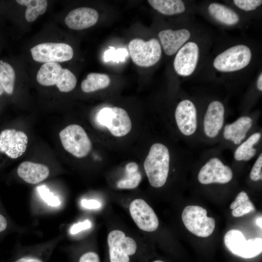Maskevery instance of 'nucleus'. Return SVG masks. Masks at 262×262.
Masks as SVG:
<instances>
[{
    "label": "nucleus",
    "mask_w": 262,
    "mask_h": 262,
    "mask_svg": "<svg viewBox=\"0 0 262 262\" xmlns=\"http://www.w3.org/2000/svg\"><path fill=\"white\" fill-rule=\"evenodd\" d=\"M170 154L167 147L161 143L153 144L144 163L150 184L156 188L165 183L168 175Z\"/></svg>",
    "instance_id": "obj_1"
},
{
    "label": "nucleus",
    "mask_w": 262,
    "mask_h": 262,
    "mask_svg": "<svg viewBox=\"0 0 262 262\" xmlns=\"http://www.w3.org/2000/svg\"><path fill=\"white\" fill-rule=\"evenodd\" d=\"M36 80L43 86L56 85L60 91L68 92L76 86L77 80L74 74L69 69L63 68L58 63L43 64L38 70Z\"/></svg>",
    "instance_id": "obj_2"
},
{
    "label": "nucleus",
    "mask_w": 262,
    "mask_h": 262,
    "mask_svg": "<svg viewBox=\"0 0 262 262\" xmlns=\"http://www.w3.org/2000/svg\"><path fill=\"white\" fill-rule=\"evenodd\" d=\"M250 48L243 44L232 46L217 55L213 62V66L217 71L232 72L246 67L252 59Z\"/></svg>",
    "instance_id": "obj_3"
},
{
    "label": "nucleus",
    "mask_w": 262,
    "mask_h": 262,
    "mask_svg": "<svg viewBox=\"0 0 262 262\" xmlns=\"http://www.w3.org/2000/svg\"><path fill=\"white\" fill-rule=\"evenodd\" d=\"M207 211L196 205L185 207L181 218L186 229L193 234L201 237L209 236L215 228L214 218L207 216Z\"/></svg>",
    "instance_id": "obj_4"
},
{
    "label": "nucleus",
    "mask_w": 262,
    "mask_h": 262,
    "mask_svg": "<svg viewBox=\"0 0 262 262\" xmlns=\"http://www.w3.org/2000/svg\"><path fill=\"white\" fill-rule=\"evenodd\" d=\"M59 136L65 150L76 157H84L91 149L92 143L89 137L78 125L67 126L60 132Z\"/></svg>",
    "instance_id": "obj_5"
},
{
    "label": "nucleus",
    "mask_w": 262,
    "mask_h": 262,
    "mask_svg": "<svg viewBox=\"0 0 262 262\" xmlns=\"http://www.w3.org/2000/svg\"><path fill=\"white\" fill-rule=\"evenodd\" d=\"M133 62L137 66L149 67L156 64L162 55L161 45L156 38L147 41L140 38L131 40L128 45Z\"/></svg>",
    "instance_id": "obj_6"
},
{
    "label": "nucleus",
    "mask_w": 262,
    "mask_h": 262,
    "mask_svg": "<svg viewBox=\"0 0 262 262\" xmlns=\"http://www.w3.org/2000/svg\"><path fill=\"white\" fill-rule=\"evenodd\" d=\"M226 246L234 255L245 259H250L262 251V239L254 238L246 240L243 233L237 229L228 231L224 236Z\"/></svg>",
    "instance_id": "obj_7"
},
{
    "label": "nucleus",
    "mask_w": 262,
    "mask_h": 262,
    "mask_svg": "<svg viewBox=\"0 0 262 262\" xmlns=\"http://www.w3.org/2000/svg\"><path fill=\"white\" fill-rule=\"evenodd\" d=\"M97 121L116 137L125 136L131 129V122L128 113L118 107L103 108L97 115Z\"/></svg>",
    "instance_id": "obj_8"
},
{
    "label": "nucleus",
    "mask_w": 262,
    "mask_h": 262,
    "mask_svg": "<svg viewBox=\"0 0 262 262\" xmlns=\"http://www.w3.org/2000/svg\"><path fill=\"white\" fill-rule=\"evenodd\" d=\"M109 262H131L137 251L135 241L123 231L114 230L108 236Z\"/></svg>",
    "instance_id": "obj_9"
},
{
    "label": "nucleus",
    "mask_w": 262,
    "mask_h": 262,
    "mask_svg": "<svg viewBox=\"0 0 262 262\" xmlns=\"http://www.w3.org/2000/svg\"><path fill=\"white\" fill-rule=\"evenodd\" d=\"M33 59L40 63L63 62L71 59L73 50L69 45L62 43H44L31 49Z\"/></svg>",
    "instance_id": "obj_10"
},
{
    "label": "nucleus",
    "mask_w": 262,
    "mask_h": 262,
    "mask_svg": "<svg viewBox=\"0 0 262 262\" xmlns=\"http://www.w3.org/2000/svg\"><path fill=\"white\" fill-rule=\"evenodd\" d=\"M232 177L230 167L216 157L211 158L201 168L197 176L199 182L203 184H225L229 182Z\"/></svg>",
    "instance_id": "obj_11"
},
{
    "label": "nucleus",
    "mask_w": 262,
    "mask_h": 262,
    "mask_svg": "<svg viewBox=\"0 0 262 262\" xmlns=\"http://www.w3.org/2000/svg\"><path fill=\"white\" fill-rule=\"evenodd\" d=\"M199 47L195 42H187L176 53L174 69L180 76L187 77L194 72L198 61Z\"/></svg>",
    "instance_id": "obj_12"
},
{
    "label": "nucleus",
    "mask_w": 262,
    "mask_h": 262,
    "mask_svg": "<svg viewBox=\"0 0 262 262\" xmlns=\"http://www.w3.org/2000/svg\"><path fill=\"white\" fill-rule=\"evenodd\" d=\"M28 139L23 131L5 129L0 133V152L12 159H16L25 152Z\"/></svg>",
    "instance_id": "obj_13"
},
{
    "label": "nucleus",
    "mask_w": 262,
    "mask_h": 262,
    "mask_svg": "<svg viewBox=\"0 0 262 262\" xmlns=\"http://www.w3.org/2000/svg\"><path fill=\"white\" fill-rule=\"evenodd\" d=\"M132 218L141 229L154 231L159 226V220L152 208L143 199L137 198L132 201L130 206Z\"/></svg>",
    "instance_id": "obj_14"
},
{
    "label": "nucleus",
    "mask_w": 262,
    "mask_h": 262,
    "mask_svg": "<svg viewBox=\"0 0 262 262\" xmlns=\"http://www.w3.org/2000/svg\"><path fill=\"white\" fill-rule=\"evenodd\" d=\"M175 120L180 131L185 136H190L197 127V111L194 103L185 99L178 104L175 113Z\"/></svg>",
    "instance_id": "obj_15"
},
{
    "label": "nucleus",
    "mask_w": 262,
    "mask_h": 262,
    "mask_svg": "<svg viewBox=\"0 0 262 262\" xmlns=\"http://www.w3.org/2000/svg\"><path fill=\"white\" fill-rule=\"evenodd\" d=\"M225 120V107L219 100H213L208 105L203 120V129L209 138L216 137L221 130Z\"/></svg>",
    "instance_id": "obj_16"
},
{
    "label": "nucleus",
    "mask_w": 262,
    "mask_h": 262,
    "mask_svg": "<svg viewBox=\"0 0 262 262\" xmlns=\"http://www.w3.org/2000/svg\"><path fill=\"white\" fill-rule=\"evenodd\" d=\"M158 36L164 53L171 56L187 42L191 37V33L184 28L176 30L166 29L160 32Z\"/></svg>",
    "instance_id": "obj_17"
},
{
    "label": "nucleus",
    "mask_w": 262,
    "mask_h": 262,
    "mask_svg": "<svg viewBox=\"0 0 262 262\" xmlns=\"http://www.w3.org/2000/svg\"><path fill=\"white\" fill-rule=\"evenodd\" d=\"M98 19V14L94 9L83 7L71 11L65 22L71 29L81 30L94 25Z\"/></svg>",
    "instance_id": "obj_18"
},
{
    "label": "nucleus",
    "mask_w": 262,
    "mask_h": 262,
    "mask_svg": "<svg viewBox=\"0 0 262 262\" xmlns=\"http://www.w3.org/2000/svg\"><path fill=\"white\" fill-rule=\"evenodd\" d=\"M252 124L253 120L251 117L247 116H241L234 122L225 126L224 137L235 145H239L246 138Z\"/></svg>",
    "instance_id": "obj_19"
},
{
    "label": "nucleus",
    "mask_w": 262,
    "mask_h": 262,
    "mask_svg": "<svg viewBox=\"0 0 262 262\" xmlns=\"http://www.w3.org/2000/svg\"><path fill=\"white\" fill-rule=\"evenodd\" d=\"M17 173L25 182L36 184L48 178L49 170L44 164L26 161L19 164Z\"/></svg>",
    "instance_id": "obj_20"
},
{
    "label": "nucleus",
    "mask_w": 262,
    "mask_h": 262,
    "mask_svg": "<svg viewBox=\"0 0 262 262\" xmlns=\"http://www.w3.org/2000/svg\"><path fill=\"white\" fill-rule=\"evenodd\" d=\"M208 11L214 19L225 25L233 26L240 20L238 15L234 11L219 3H211Z\"/></svg>",
    "instance_id": "obj_21"
},
{
    "label": "nucleus",
    "mask_w": 262,
    "mask_h": 262,
    "mask_svg": "<svg viewBox=\"0 0 262 262\" xmlns=\"http://www.w3.org/2000/svg\"><path fill=\"white\" fill-rule=\"evenodd\" d=\"M151 6L159 13L167 16H172L183 13L186 7L180 0H148Z\"/></svg>",
    "instance_id": "obj_22"
},
{
    "label": "nucleus",
    "mask_w": 262,
    "mask_h": 262,
    "mask_svg": "<svg viewBox=\"0 0 262 262\" xmlns=\"http://www.w3.org/2000/svg\"><path fill=\"white\" fill-rule=\"evenodd\" d=\"M261 137L260 132L251 134L236 148L234 154V159L238 161H247L252 159L256 153L254 146L258 143Z\"/></svg>",
    "instance_id": "obj_23"
},
{
    "label": "nucleus",
    "mask_w": 262,
    "mask_h": 262,
    "mask_svg": "<svg viewBox=\"0 0 262 262\" xmlns=\"http://www.w3.org/2000/svg\"><path fill=\"white\" fill-rule=\"evenodd\" d=\"M110 79L105 74L90 73L81 84L83 92L90 93L107 87L110 84Z\"/></svg>",
    "instance_id": "obj_24"
},
{
    "label": "nucleus",
    "mask_w": 262,
    "mask_h": 262,
    "mask_svg": "<svg viewBox=\"0 0 262 262\" xmlns=\"http://www.w3.org/2000/svg\"><path fill=\"white\" fill-rule=\"evenodd\" d=\"M126 176L117 183L120 189H134L139 184L142 180L141 173L138 171V166L134 162H130L126 166Z\"/></svg>",
    "instance_id": "obj_25"
},
{
    "label": "nucleus",
    "mask_w": 262,
    "mask_h": 262,
    "mask_svg": "<svg viewBox=\"0 0 262 262\" xmlns=\"http://www.w3.org/2000/svg\"><path fill=\"white\" fill-rule=\"evenodd\" d=\"M17 3L26 6L25 17L28 22H33L46 11L48 1L46 0H17Z\"/></svg>",
    "instance_id": "obj_26"
},
{
    "label": "nucleus",
    "mask_w": 262,
    "mask_h": 262,
    "mask_svg": "<svg viewBox=\"0 0 262 262\" xmlns=\"http://www.w3.org/2000/svg\"><path fill=\"white\" fill-rule=\"evenodd\" d=\"M15 77L13 67L8 63L0 61V84L8 94H12L14 91Z\"/></svg>",
    "instance_id": "obj_27"
},
{
    "label": "nucleus",
    "mask_w": 262,
    "mask_h": 262,
    "mask_svg": "<svg viewBox=\"0 0 262 262\" xmlns=\"http://www.w3.org/2000/svg\"><path fill=\"white\" fill-rule=\"evenodd\" d=\"M128 55V52L126 49H115L114 47H109V49L104 52L103 60L106 62L113 61L118 63L124 61Z\"/></svg>",
    "instance_id": "obj_28"
},
{
    "label": "nucleus",
    "mask_w": 262,
    "mask_h": 262,
    "mask_svg": "<svg viewBox=\"0 0 262 262\" xmlns=\"http://www.w3.org/2000/svg\"><path fill=\"white\" fill-rule=\"evenodd\" d=\"M37 191L41 197L49 205L53 207L60 205L61 202L59 198L51 193L46 186L42 185L38 187Z\"/></svg>",
    "instance_id": "obj_29"
},
{
    "label": "nucleus",
    "mask_w": 262,
    "mask_h": 262,
    "mask_svg": "<svg viewBox=\"0 0 262 262\" xmlns=\"http://www.w3.org/2000/svg\"><path fill=\"white\" fill-rule=\"evenodd\" d=\"M233 2L238 8L248 12L257 9L262 4L261 0H234Z\"/></svg>",
    "instance_id": "obj_30"
},
{
    "label": "nucleus",
    "mask_w": 262,
    "mask_h": 262,
    "mask_svg": "<svg viewBox=\"0 0 262 262\" xmlns=\"http://www.w3.org/2000/svg\"><path fill=\"white\" fill-rule=\"evenodd\" d=\"M254 209L253 203L248 199L232 210V214L234 217H240L254 210Z\"/></svg>",
    "instance_id": "obj_31"
},
{
    "label": "nucleus",
    "mask_w": 262,
    "mask_h": 262,
    "mask_svg": "<svg viewBox=\"0 0 262 262\" xmlns=\"http://www.w3.org/2000/svg\"><path fill=\"white\" fill-rule=\"evenodd\" d=\"M262 154L261 153L255 161L250 173V178L253 181L262 179Z\"/></svg>",
    "instance_id": "obj_32"
},
{
    "label": "nucleus",
    "mask_w": 262,
    "mask_h": 262,
    "mask_svg": "<svg viewBox=\"0 0 262 262\" xmlns=\"http://www.w3.org/2000/svg\"><path fill=\"white\" fill-rule=\"evenodd\" d=\"M92 227V223L90 221L86 220L83 222H80L73 224L69 229V232L71 234H75L79 232L90 229Z\"/></svg>",
    "instance_id": "obj_33"
},
{
    "label": "nucleus",
    "mask_w": 262,
    "mask_h": 262,
    "mask_svg": "<svg viewBox=\"0 0 262 262\" xmlns=\"http://www.w3.org/2000/svg\"><path fill=\"white\" fill-rule=\"evenodd\" d=\"M248 199H249L247 194L245 191H241L237 195L235 200L230 205V208L233 210Z\"/></svg>",
    "instance_id": "obj_34"
},
{
    "label": "nucleus",
    "mask_w": 262,
    "mask_h": 262,
    "mask_svg": "<svg viewBox=\"0 0 262 262\" xmlns=\"http://www.w3.org/2000/svg\"><path fill=\"white\" fill-rule=\"evenodd\" d=\"M13 262H45L44 260L37 256L25 255L21 256L15 260Z\"/></svg>",
    "instance_id": "obj_35"
},
{
    "label": "nucleus",
    "mask_w": 262,
    "mask_h": 262,
    "mask_svg": "<svg viewBox=\"0 0 262 262\" xmlns=\"http://www.w3.org/2000/svg\"><path fill=\"white\" fill-rule=\"evenodd\" d=\"M81 205L83 208L88 209H97L101 207L100 203L95 199H83L81 201Z\"/></svg>",
    "instance_id": "obj_36"
},
{
    "label": "nucleus",
    "mask_w": 262,
    "mask_h": 262,
    "mask_svg": "<svg viewBox=\"0 0 262 262\" xmlns=\"http://www.w3.org/2000/svg\"><path fill=\"white\" fill-rule=\"evenodd\" d=\"M8 223L6 217L0 212V233L4 232L8 228Z\"/></svg>",
    "instance_id": "obj_37"
},
{
    "label": "nucleus",
    "mask_w": 262,
    "mask_h": 262,
    "mask_svg": "<svg viewBox=\"0 0 262 262\" xmlns=\"http://www.w3.org/2000/svg\"><path fill=\"white\" fill-rule=\"evenodd\" d=\"M257 87L258 89L262 91V72L260 74L257 81Z\"/></svg>",
    "instance_id": "obj_38"
},
{
    "label": "nucleus",
    "mask_w": 262,
    "mask_h": 262,
    "mask_svg": "<svg viewBox=\"0 0 262 262\" xmlns=\"http://www.w3.org/2000/svg\"><path fill=\"white\" fill-rule=\"evenodd\" d=\"M262 216L258 217L256 220V223L261 229L262 228Z\"/></svg>",
    "instance_id": "obj_39"
},
{
    "label": "nucleus",
    "mask_w": 262,
    "mask_h": 262,
    "mask_svg": "<svg viewBox=\"0 0 262 262\" xmlns=\"http://www.w3.org/2000/svg\"><path fill=\"white\" fill-rule=\"evenodd\" d=\"M3 89L2 87V86H1V85L0 84V96L1 95L3 92Z\"/></svg>",
    "instance_id": "obj_40"
},
{
    "label": "nucleus",
    "mask_w": 262,
    "mask_h": 262,
    "mask_svg": "<svg viewBox=\"0 0 262 262\" xmlns=\"http://www.w3.org/2000/svg\"><path fill=\"white\" fill-rule=\"evenodd\" d=\"M153 262H165L163 261H162V260H155L154 261H153Z\"/></svg>",
    "instance_id": "obj_41"
}]
</instances>
